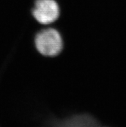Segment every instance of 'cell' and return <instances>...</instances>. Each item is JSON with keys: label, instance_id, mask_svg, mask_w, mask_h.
<instances>
[{"label": "cell", "instance_id": "obj_1", "mask_svg": "<svg viewBox=\"0 0 126 127\" xmlns=\"http://www.w3.org/2000/svg\"><path fill=\"white\" fill-rule=\"evenodd\" d=\"M35 47L43 56H57L62 52L64 46L61 33L54 28H46L37 32L34 38Z\"/></svg>", "mask_w": 126, "mask_h": 127}, {"label": "cell", "instance_id": "obj_2", "mask_svg": "<svg viewBox=\"0 0 126 127\" xmlns=\"http://www.w3.org/2000/svg\"><path fill=\"white\" fill-rule=\"evenodd\" d=\"M32 14L37 22L46 25L57 20L60 8L55 0H35Z\"/></svg>", "mask_w": 126, "mask_h": 127}, {"label": "cell", "instance_id": "obj_3", "mask_svg": "<svg viewBox=\"0 0 126 127\" xmlns=\"http://www.w3.org/2000/svg\"><path fill=\"white\" fill-rule=\"evenodd\" d=\"M99 122L91 115L80 114L63 119H52L47 127H98Z\"/></svg>", "mask_w": 126, "mask_h": 127}]
</instances>
